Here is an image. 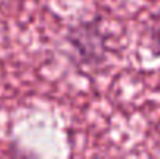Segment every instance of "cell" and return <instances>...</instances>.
Wrapping results in <instances>:
<instances>
[]
</instances>
